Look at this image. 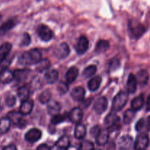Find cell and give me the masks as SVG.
I'll list each match as a JSON object with an SVG mask.
<instances>
[{
    "mask_svg": "<svg viewBox=\"0 0 150 150\" xmlns=\"http://www.w3.org/2000/svg\"><path fill=\"white\" fill-rule=\"evenodd\" d=\"M42 59V54L38 48L31 49L30 51L24 52L19 57L18 62L22 65H31L36 64Z\"/></svg>",
    "mask_w": 150,
    "mask_h": 150,
    "instance_id": "6da1fadb",
    "label": "cell"
},
{
    "mask_svg": "<svg viewBox=\"0 0 150 150\" xmlns=\"http://www.w3.org/2000/svg\"><path fill=\"white\" fill-rule=\"evenodd\" d=\"M51 98V94L48 90H45L40 94L39 97V101L42 104L48 103Z\"/></svg>",
    "mask_w": 150,
    "mask_h": 150,
    "instance_id": "e575fe53",
    "label": "cell"
},
{
    "mask_svg": "<svg viewBox=\"0 0 150 150\" xmlns=\"http://www.w3.org/2000/svg\"><path fill=\"white\" fill-rule=\"evenodd\" d=\"M100 130V128L99 126L96 125V126H94V127L91 129L90 133L92 136H94L95 137H96V136H98V133H99Z\"/></svg>",
    "mask_w": 150,
    "mask_h": 150,
    "instance_id": "ee69618b",
    "label": "cell"
},
{
    "mask_svg": "<svg viewBox=\"0 0 150 150\" xmlns=\"http://www.w3.org/2000/svg\"><path fill=\"white\" fill-rule=\"evenodd\" d=\"M12 49V45L10 42H4L0 46V62L4 61L10 54Z\"/></svg>",
    "mask_w": 150,
    "mask_h": 150,
    "instance_id": "7402d4cb",
    "label": "cell"
},
{
    "mask_svg": "<svg viewBox=\"0 0 150 150\" xmlns=\"http://www.w3.org/2000/svg\"><path fill=\"white\" fill-rule=\"evenodd\" d=\"M78 76H79V69L76 67H70L66 73V81L68 83H73L77 79Z\"/></svg>",
    "mask_w": 150,
    "mask_h": 150,
    "instance_id": "ffe728a7",
    "label": "cell"
},
{
    "mask_svg": "<svg viewBox=\"0 0 150 150\" xmlns=\"http://www.w3.org/2000/svg\"><path fill=\"white\" fill-rule=\"evenodd\" d=\"M65 150H79V148L76 147V146H70H70H69L68 147L66 148Z\"/></svg>",
    "mask_w": 150,
    "mask_h": 150,
    "instance_id": "c3c4849f",
    "label": "cell"
},
{
    "mask_svg": "<svg viewBox=\"0 0 150 150\" xmlns=\"http://www.w3.org/2000/svg\"><path fill=\"white\" fill-rule=\"evenodd\" d=\"M66 119H67V116L65 114H58L57 115L53 116L52 119L51 120V122L53 125H58L65 121Z\"/></svg>",
    "mask_w": 150,
    "mask_h": 150,
    "instance_id": "d590c367",
    "label": "cell"
},
{
    "mask_svg": "<svg viewBox=\"0 0 150 150\" xmlns=\"http://www.w3.org/2000/svg\"><path fill=\"white\" fill-rule=\"evenodd\" d=\"M101 81H102V79H101L100 76H95L88 82V88L92 92H95V91L99 89L100 86L101 84Z\"/></svg>",
    "mask_w": 150,
    "mask_h": 150,
    "instance_id": "44dd1931",
    "label": "cell"
},
{
    "mask_svg": "<svg viewBox=\"0 0 150 150\" xmlns=\"http://www.w3.org/2000/svg\"><path fill=\"white\" fill-rule=\"evenodd\" d=\"M128 100V94L125 92H120L114 98L112 103V111H119L122 109Z\"/></svg>",
    "mask_w": 150,
    "mask_h": 150,
    "instance_id": "3957f363",
    "label": "cell"
},
{
    "mask_svg": "<svg viewBox=\"0 0 150 150\" xmlns=\"http://www.w3.org/2000/svg\"><path fill=\"white\" fill-rule=\"evenodd\" d=\"M68 119L73 124H79L83 119V111L79 108H73L69 113Z\"/></svg>",
    "mask_w": 150,
    "mask_h": 150,
    "instance_id": "8fae6325",
    "label": "cell"
},
{
    "mask_svg": "<svg viewBox=\"0 0 150 150\" xmlns=\"http://www.w3.org/2000/svg\"><path fill=\"white\" fill-rule=\"evenodd\" d=\"M86 134V128L83 124L79 123L75 127L74 136L77 139H83Z\"/></svg>",
    "mask_w": 150,
    "mask_h": 150,
    "instance_id": "484cf974",
    "label": "cell"
},
{
    "mask_svg": "<svg viewBox=\"0 0 150 150\" xmlns=\"http://www.w3.org/2000/svg\"><path fill=\"white\" fill-rule=\"evenodd\" d=\"M144 130L150 131V116L146 119H144Z\"/></svg>",
    "mask_w": 150,
    "mask_h": 150,
    "instance_id": "7bdbcfd3",
    "label": "cell"
},
{
    "mask_svg": "<svg viewBox=\"0 0 150 150\" xmlns=\"http://www.w3.org/2000/svg\"><path fill=\"white\" fill-rule=\"evenodd\" d=\"M2 150H17V148L14 144H9L4 146Z\"/></svg>",
    "mask_w": 150,
    "mask_h": 150,
    "instance_id": "bcb514c9",
    "label": "cell"
},
{
    "mask_svg": "<svg viewBox=\"0 0 150 150\" xmlns=\"http://www.w3.org/2000/svg\"><path fill=\"white\" fill-rule=\"evenodd\" d=\"M133 144V138L128 135L122 136L119 140V150H130Z\"/></svg>",
    "mask_w": 150,
    "mask_h": 150,
    "instance_id": "52a82bcc",
    "label": "cell"
},
{
    "mask_svg": "<svg viewBox=\"0 0 150 150\" xmlns=\"http://www.w3.org/2000/svg\"><path fill=\"white\" fill-rule=\"evenodd\" d=\"M149 139L147 134L141 133L138 135L134 143L135 150H145L149 146Z\"/></svg>",
    "mask_w": 150,
    "mask_h": 150,
    "instance_id": "277c9868",
    "label": "cell"
},
{
    "mask_svg": "<svg viewBox=\"0 0 150 150\" xmlns=\"http://www.w3.org/2000/svg\"><path fill=\"white\" fill-rule=\"evenodd\" d=\"M11 121L8 117H3L0 119V134H4L10 129Z\"/></svg>",
    "mask_w": 150,
    "mask_h": 150,
    "instance_id": "f1b7e54d",
    "label": "cell"
},
{
    "mask_svg": "<svg viewBox=\"0 0 150 150\" xmlns=\"http://www.w3.org/2000/svg\"><path fill=\"white\" fill-rule=\"evenodd\" d=\"M109 130L108 128L100 129L99 133L96 136V142L99 146H104L108 142L109 139Z\"/></svg>",
    "mask_w": 150,
    "mask_h": 150,
    "instance_id": "7c38bea8",
    "label": "cell"
},
{
    "mask_svg": "<svg viewBox=\"0 0 150 150\" xmlns=\"http://www.w3.org/2000/svg\"><path fill=\"white\" fill-rule=\"evenodd\" d=\"M54 54L57 59H63L68 57L70 54V48L66 42H62L54 50Z\"/></svg>",
    "mask_w": 150,
    "mask_h": 150,
    "instance_id": "5b68a950",
    "label": "cell"
},
{
    "mask_svg": "<svg viewBox=\"0 0 150 150\" xmlns=\"http://www.w3.org/2000/svg\"><path fill=\"white\" fill-rule=\"evenodd\" d=\"M108 107V100L105 97H101L95 101L94 104V110L98 114L105 112Z\"/></svg>",
    "mask_w": 150,
    "mask_h": 150,
    "instance_id": "30bf717a",
    "label": "cell"
},
{
    "mask_svg": "<svg viewBox=\"0 0 150 150\" xmlns=\"http://www.w3.org/2000/svg\"><path fill=\"white\" fill-rule=\"evenodd\" d=\"M47 111L50 115H57V114H59L60 111H61V105L57 101L50 100L47 105Z\"/></svg>",
    "mask_w": 150,
    "mask_h": 150,
    "instance_id": "9a60e30c",
    "label": "cell"
},
{
    "mask_svg": "<svg viewBox=\"0 0 150 150\" xmlns=\"http://www.w3.org/2000/svg\"><path fill=\"white\" fill-rule=\"evenodd\" d=\"M136 80H137V83H139L142 86L146 85L148 81H149V73H148V72L145 70H141L138 73Z\"/></svg>",
    "mask_w": 150,
    "mask_h": 150,
    "instance_id": "4316f807",
    "label": "cell"
},
{
    "mask_svg": "<svg viewBox=\"0 0 150 150\" xmlns=\"http://www.w3.org/2000/svg\"><path fill=\"white\" fill-rule=\"evenodd\" d=\"M50 61L48 59H42L36 64V70L38 72H42L47 70L50 67Z\"/></svg>",
    "mask_w": 150,
    "mask_h": 150,
    "instance_id": "1f68e13d",
    "label": "cell"
},
{
    "mask_svg": "<svg viewBox=\"0 0 150 150\" xmlns=\"http://www.w3.org/2000/svg\"><path fill=\"white\" fill-rule=\"evenodd\" d=\"M38 34L40 38L45 42L51 40L53 38V32L48 26L45 25H40L38 28Z\"/></svg>",
    "mask_w": 150,
    "mask_h": 150,
    "instance_id": "8992f818",
    "label": "cell"
},
{
    "mask_svg": "<svg viewBox=\"0 0 150 150\" xmlns=\"http://www.w3.org/2000/svg\"><path fill=\"white\" fill-rule=\"evenodd\" d=\"M97 71V67L95 65H89L86 67L83 71V76L85 78H89L94 76Z\"/></svg>",
    "mask_w": 150,
    "mask_h": 150,
    "instance_id": "836d02e7",
    "label": "cell"
},
{
    "mask_svg": "<svg viewBox=\"0 0 150 150\" xmlns=\"http://www.w3.org/2000/svg\"><path fill=\"white\" fill-rule=\"evenodd\" d=\"M70 138L67 136H62L59 138V139L57 140V142H56L55 145L58 148L62 149H65L66 148L70 146Z\"/></svg>",
    "mask_w": 150,
    "mask_h": 150,
    "instance_id": "f546056e",
    "label": "cell"
},
{
    "mask_svg": "<svg viewBox=\"0 0 150 150\" xmlns=\"http://www.w3.org/2000/svg\"><path fill=\"white\" fill-rule=\"evenodd\" d=\"M18 97L21 101L26 100L29 98V89L27 86H21L18 89Z\"/></svg>",
    "mask_w": 150,
    "mask_h": 150,
    "instance_id": "4dcf8cb0",
    "label": "cell"
},
{
    "mask_svg": "<svg viewBox=\"0 0 150 150\" xmlns=\"http://www.w3.org/2000/svg\"><path fill=\"white\" fill-rule=\"evenodd\" d=\"M128 29L130 35L132 38H134V39L140 38L146 32L145 26L135 19L130 21L128 24Z\"/></svg>",
    "mask_w": 150,
    "mask_h": 150,
    "instance_id": "7a4b0ae2",
    "label": "cell"
},
{
    "mask_svg": "<svg viewBox=\"0 0 150 150\" xmlns=\"http://www.w3.org/2000/svg\"><path fill=\"white\" fill-rule=\"evenodd\" d=\"M96 150H101V149H96Z\"/></svg>",
    "mask_w": 150,
    "mask_h": 150,
    "instance_id": "f907efd6",
    "label": "cell"
},
{
    "mask_svg": "<svg viewBox=\"0 0 150 150\" xmlns=\"http://www.w3.org/2000/svg\"><path fill=\"white\" fill-rule=\"evenodd\" d=\"M79 150H95V146L92 142L85 140L80 144Z\"/></svg>",
    "mask_w": 150,
    "mask_h": 150,
    "instance_id": "8d00e7d4",
    "label": "cell"
},
{
    "mask_svg": "<svg viewBox=\"0 0 150 150\" xmlns=\"http://www.w3.org/2000/svg\"><path fill=\"white\" fill-rule=\"evenodd\" d=\"M22 114L20 112H16V111H11L8 114L7 117L10 120V121L13 122L15 125H17L20 127H23V123H25L23 120Z\"/></svg>",
    "mask_w": 150,
    "mask_h": 150,
    "instance_id": "5bb4252c",
    "label": "cell"
},
{
    "mask_svg": "<svg viewBox=\"0 0 150 150\" xmlns=\"http://www.w3.org/2000/svg\"><path fill=\"white\" fill-rule=\"evenodd\" d=\"M135 115H136V111L134 110L128 109L125 112L124 117H123V121H124L125 124H129L133 121V119L135 118Z\"/></svg>",
    "mask_w": 150,
    "mask_h": 150,
    "instance_id": "d6a6232c",
    "label": "cell"
},
{
    "mask_svg": "<svg viewBox=\"0 0 150 150\" xmlns=\"http://www.w3.org/2000/svg\"><path fill=\"white\" fill-rule=\"evenodd\" d=\"M1 15H0V19H1Z\"/></svg>",
    "mask_w": 150,
    "mask_h": 150,
    "instance_id": "681fc988",
    "label": "cell"
},
{
    "mask_svg": "<svg viewBox=\"0 0 150 150\" xmlns=\"http://www.w3.org/2000/svg\"><path fill=\"white\" fill-rule=\"evenodd\" d=\"M38 1H39V0H38Z\"/></svg>",
    "mask_w": 150,
    "mask_h": 150,
    "instance_id": "816d5d0a",
    "label": "cell"
},
{
    "mask_svg": "<svg viewBox=\"0 0 150 150\" xmlns=\"http://www.w3.org/2000/svg\"><path fill=\"white\" fill-rule=\"evenodd\" d=\"M34 107V102L32 100H26L22 101L21 105L19 108V112L23 116L28 115L30 114Z\"/></svg>",
    "mask_w": 150,
    "mask_h": 150,
    "instance_id": "4fadbf2b",
    "label": "cell"
},
{
    "mask_svg": "<svg viewBox=\"0 0 150 150\" xmlns=\"http://www.w3.org/2000/svg\"><path fill=\"white\" fill-rule=\"evenodd\" d=\"M31 42V37L28 33H24L21 42V46H27Z\"/></svg>",
    "mask_w": 150,
    "mask_h": 150,
    "instance_id": "60d3db41",
    "label": "cell"
},
{
    "mask_svg": "<svg viewBox=\"0 0 150 150\" xmlns=\"http://www.w3.org/2000/svg\"><path fill=\"white\" fill-rule=\"evenodd\" d=\"M57 90L59 92L60 95H64L69 90V86L67 83L63 81H60L57 86Z\"/></svg>",
    "mask_w": 150,
    "mask_h": 150,
    "instance_id": "74e56055",
    "label": "cell"
},
{
    "mask_svg": "<svg viewBox=\"0 0 150 150\" xmlns=\"http://www.w3.org/2000/svg\"><path fill=\"white\" fill-rule=\"evenodd\" d=\"M109 67H110V70H111V71H114V70H117V69L120 67V60L117 59L116 58L112 59L110 61Z\"/></svg>",
    "mask_w": 150,
    "mask_h": 150,
    "instance_id": "f35d334b",
    "label": "cell"
},
{
    "mask_svg": "<svg viewBox=\"0 0 150 150\" xmlns=\"http://www.w3.org/2000/svg\"><path fill=\"white\" fill-rule=\"evenodd\" d=\"M16 20L13 18L9 19L7 21L4 22V23L0 26V35H4V34L7 33V32L11 30V29L16 26Z\"/></svg>",
    "mask_w": 150,
    "mask_h": 150,
    "instance_id": "603a6c76",
    "label": "cell"
},
{
    "mask_svg": "<svg viewBox=\"0 0 150 150\" xmlns=\"http://www.w3.org/2000/svg\"><path fill=\"white\" fill-rule=\"evenodd\" d=\"M59 73L55 69H48L45 74V79L48 83H54L57 81Z\"/></svg>",
    "mask_w": 150,
    "mask_h": 150,
    "instance_id": "e0dca14e",
    "label": "cell"
},
{
    "mask_svg": "<svg viewBox=\"0 0 150 150\" xmlns=\"http://www.w3.org/2000/svg\"><path fill=\"white\" fill-rule=\"evenodd\" d=\"M14 79V75L8 69H4L0 72V81L3 83H10Z\"/></svg>",
    "mask_w": 150,
    "mask_h": 150,
    "instance_id": "ac0fdd59",
    "label": "cell"
},
{
    "mask_svg": "<svg viewBox=\"0 0 150 150\" xmlns=\"http://www.w3.org/2000/svg\"><path fill=\"white\" fill-rule=\"evenodd\" d=\"M42 136V132L39 129L32 128L30 129L25 134V139L26 142H30V143H35L39 141Z\"/></svg>",
    "mask_w": 150,
    "mask_h": 150,
    "instance_id": "ba28073f",
    "label": "cell"
},
{
    "mask_svg": "<svg viewBox=\"0 0 150 150\" xmlns=\"http://www.w3.org/2000/svg\"><path fill=\"white\" fill-rule=\"evenodd\" d=\"M127 92L130 94L135 93L137 89V80H136V77L133 73H130L127 79Z\"/></svg>",
    "mask_w": 150,
    "mask_h": 150,
    "instance_id": "2e32d148",
    "label": "cell"
},
{
    "mask_svg": "<svg viewBox=\"0 0 150 150\" xmlns=\"http://www.w3.org/2000/svg\"><path fill=\"white\" fill-rule=\"evenodd\" d=\"M146 111H150V95L148 97L147 102H146Z\"/></svg>",
    "mask_w": 150,
    "mask_h": 150,
    "instance_id": "7dc6e473",
    "label": "cell"
},
{
    "mask_svg": "<svg viewBox=\"0 0 150 150\" xmlns=\"http://www.w3.org/2000/svg\"><path fill=\"white\" fill-rule=\"evenodd\" d=\"M144 103V98L143 95H140L136 97L131 102V108L135 111H139L143 107Z\"/></svg>",
    "mask_w": 150,
    "mask_h": 150,
    "instance_id": "cb8c5ba5",
    "label": "cell"
},
{
    "mask_svg": "<svg viewBox=\"0 0 150 150\" xmlns=\"http://www.w3.org/2000/svg\"><path fill=\"white\" fill-rule=\"evenodd\" d=\"M109 47L110 45L108 41L105 40H100L97 42L96 46H95V51L98 54L105 53L109 48Z\"/></svg>",
    "mask_w": 150,
    "mask_h": 150,
    "instance_id": "83f0119b",
    "label": "cell"
},
{
    "mask_svg": "<svg viewBox=\"0 0 150 150\" xmlns=\"http://www.w3.org/2000/svg\"><path fill=\"white\" fill-rule=\"evenodd\" d=\"M16 98L14 95H9L5 98V103L8 107H13L16 104Z\"/></svg>",
    "mask_w": 150,
    "mask_h": 150,
    "instance_id": "ab89813d",
    "label": "cell"
},
{
    "mask_svg": "<svg viewBox=\"0 0 150 150\" xmlns=\"http://www.w3.org/2000/svg\"><path fill=\"white\" fill-rule=\"evenodd\" d=\"M85 96V89L82 86H77L74 88L71 92V97L74 100H83Z\"/></svg>",
    "mask_w": 150,
    "mask_h": 150,
    "instance_id": "d6986e66",
    "label": "cell"
},
{
    "mask_svg": "<svg viewBox=\"0 0 150 150\" xmlns=\"http://www.w3.org/2000/svg\"><path fill=\"white\" fill-rule=\"evenodd\" d=\"M30 73V70L27 69H22V70H16L13 73L14 75V79L18 82L23 81L29 76V73Z\"/></svg>",
    "mask_w": 150,
    "mask_h": 150,
    "instance_id": "d4e9b609",
    "label": "cell"
},
{
    "mask_svg": "<svg viewBox=\"0 0 150 150\" xmlns=\"http://www.w3.org/2000/svg\"><path fill=\"white\" fill-rule=\"evenodd\" d=\"M136 131L140 132L142 133L144 130V119H141L139 121L137 122V123L136 124Z\"/></svg>",
    "mask_w": 150,
    "mask_h": 150,
    "instance_id": "b9f144b4",
    "label": "cell"
},
{
    "mask_svg": "<svg viewBox=\"0 0 150 150\" xmlns=\"http://www.w3.org/2000/svg\"><path fill=\"white\" fill-rule=\"evenodd\" d=\"M37 150H51V147L45 144H42L38 147Z\"/></svg>",
    "mask_w": 150,
    "mask_h": 150,
    "instance_id": "f6af8a7d",
    "label": "cell"
},
{
    "mask_svg": "<svg viewBox=\"0 0 150 150\" xmlns=\"http://www.w3.org/2000/svg\"><path fill=\"white\" fill-rule=\"evenodd\" d=\"M89 48V40L86 36L82 35L79 38L76 46V51L79 54H83Z\"/></svg>",
    "mask_w": 150,
    "mask_h": 150,
    "instance_id": "9c48e42d",
    "label": "cell"
}]
</instances>
